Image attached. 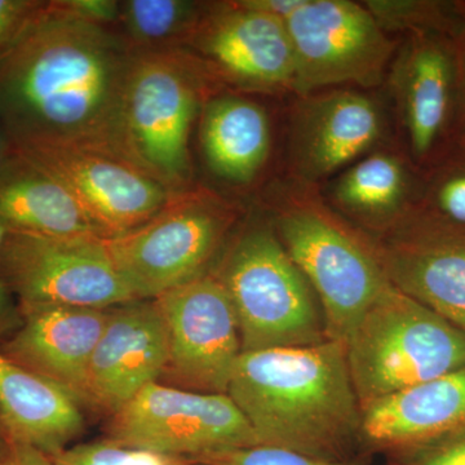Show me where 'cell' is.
<instances>
[{"label": "cell", "mask_w": 465, "mask_h": 465, "mask_svg": "<svg viewBox=\"0 0 465 465\" xmlns=\"http://www.w3.org/2000/svg\"><path fill=\"white\" fill-rule=\"evenodd\" d=\"M134 58L116 27L65 0L43 2L0 58V124L16 148L85 149L131 163L124 108Z\"/></svg>", "instance_id": "1"}, {"label": "cell", "mask_w": 465, "mask_h": 465, "mask_svg": "<svg viewBox=\"0 0 465 465\" xmlns=\"http://www.w3.org/2000/svg\"><path fill=\"white\" fill-rule=\"evenodd\" d=\"M228 394L259 445L348 460L362 440V409L344 342L242 351Z\"/></svg>", "instance_id": "2"}, {"label": "cell", "mask_w": 465, "mask_h": 465, "mask_svg": "<svg viewBox=\"0 0 465 465\" xmlns=\"http://www.w3.org/2000/svg\"><path fill=\"white\" fill-rule=\"evenodd\" d=\"M361 409L465 366V332L390 284L344 342Z\"/></svg>", "instance_id": "3"}, {"label": "cell", "mask_w": 465, "mask_h": 465, "mask_svg": "<svg viewBox=\"0 0 465 465\" xmlns=\"http://www.w3.org/2000/svg\"><path fill=\"white\" fill-rule=\"evenodd\" d=\"M213 79L182 50L134 54L125 88L128 159L173 194L191 191V134Z\"/></svg>", "instance_id": "4"}, {"label": "cell", "mask_w": 465, "mask_h": 465, "mask_svg": "<svg viewBox=\"0 0 465 465\" xmlns=\"http://www.w3.org/2000/svg\"><path fill=\"white\" fill-rule=\"evenodd\" d=\"M215 277L231 299L242 351L309 347L327 341L313 290L271 229H246Z\"/></svg>", "instance_id": "5"}, {"label": "cell", "mask_w": 465, "mask_h": 465, "mask_svg": "<svg viewBox=\"0 0 465 465\" xmlns=\"http://www.w3.org/2000/svg\"><path fill=\"white\" fill-rule=\"evenodd\" d=\"M232 223L224 201L194 186L140 228L106 241L134 298L152 300L206 275Z\"/></svg>", "instance_id": "6"}, {"label": "cell", "mask_w": 465, "mask_h": 465, "mask_svg": "<svg viewBox=\"0 0 465 465\" xmlns=\"http://www.w3.org/2000/svg\"><path fill=\"white\" fill-rule=\"evenodd\" d=\"M0 281L18 307L108 309L134 298L99 235L36 234L8 229L0 242Z\"/></svg>", "instance_id": "7"}, {"label": "cell", "mask_w": 465, "mask_h": 465, "mask_svg": "<svg viewBox=\"0 0 465 465\" xmlns=\"http://www.w3.org/2000/svg\"><path fill=\"white\" fill-rule=\"evenodd\" d=\"M109 439L161 454L193 459L258 446L246 416L226 393L152 382L110 416Z\"/></svg>", "instance_id": "8"}, {"label": "cell", "mask_w": 465, "mask_h": 465, "mask_svg": "<svg viewBox=\"0 0 465 465\" xmlns=\"http://www.w3.org/2000/svg\"><path fill=\"white\" fill-rule=\"evenodd\" d=\"M282 244L322 305L329 341L345 342L391 284L382 265L339 226L312 211L278 222Z\"/></svg>", "instance_id": "9"}, {"label": "cell", "mask_w": 465, "mask_h": 465, "mask_svg": "<svg viewBox=\"0 0 465 465\" xmlns=\"http://www.w3.org/2000/svg\"><path fill=\"white\" fill-rule=\"evenodd\" d=\"M168 339L162 384L180 390L226 393L242 341L231 299L213 274L158 296Z\"/></svg>", "instance_id": "10"}, {"label": "cell", "mask_w": 465, "mask_h": 465, "mask_svg": "<svg viewBox=\"0 0 465 465\" xmlns=\"http://www.w3.org/2000/svg\"><path fill=\"white\" fill-rule=\"evenodd\" d=\"M295 56L292 88L302 94L381 81L393 43L371 12L347 0H305L284 21Z\"/></svg>", "instance_id": "11"}, {"label": "cell", "mask_w": 465, "mask_h": 465, "mask_svg": "<svg viewBox=\"0 0 465 465\" xmlns=\"http://www.w3.org/2000/svg\"><path fill=\"white\" fill-rule=\"evenodd\" d=\"M180 50L215 81L246 91L292 87L295 56L283 21L242 2L208 5Z\"/></svg>", "instance_id": "12"}, {"label": "cell", "mask_w": 465, "mask_h": 465, "mask_svg": "<svg viewBox=\"0 0 465 465\" xmlns=\"http://www.w3.org/2000/svg\"><path fill=\"white\" fill-rule=\"evenodd\" d=\"M16 150L65 186L105 240L140 228L174 195L134 164L103 153L64 146Z\"/></svg>", "instance_id": "13"}, {"label": "cell", "mask_w": 465, "mask_h": 465, "mask_svg": "<svg viewBox=\"0 0 465 465\" xmlns=\"http://www.w3.org/2000/svg\"><path fill=\"white\" fill-rule=\"evenodd\" d=\"M167 361L166 324L154 299L110 308L88 366L84 405L114 415L146 385L161 381Z\"/></svg>", "instance_id": "14"}, {"label": "cell", "mask_w": 465, "mask_h": 465, "mask_svg": "<svg viewBox=\"0 0 465 465\" xmlns=\"http://www.w3.org/2000/svg\"><path fill=\"white\" fill-rule=\"evenodd\" d=\"M20 311L23 323L0 342V353L63 385L84 403L88 366L110 308L38 305Z\"/></svg>", "instance_id": "15"}, {"label": "cell", "mask_w": 465, "mask_h": 465, "mask_svg": "<svg viewBox=\"0 0 465 465\" xmlns=\"http://www.w3.org/2000/svg\"><path fill=\"white\" fill-rule=\"evenodd\" d=\"M84 403L0 353V424L11 442L54 457L85 430Z\"/></svg>", "instance_id": "16"}, {"label": "cell", "mask_w": 465, "mask_h": 465, "mask_svg": "<svg viewBox=\"0 0 465 465\" xmlns=\"http://www.w3.org/2000/svg\"><path fill=\"white\" fill-rule=\"evenodd\" d=\"M382 269L394 287L465 332V232L420 229L390 250Z\"/></svg>", "instance_id": "17"}, {"label": "cell", "mask_w": 465, "mask_h": 465, "mask_svg": "<svg viewBox=\"0 0 465 465\" xmlns=\"http://www.w3.org/2000/svg\"><path fill=\"white\" fill-rule=\"evenodd\" d=\"M465 428V366L362 410V440L403 451Z\"/></svg>", "instance_id": "18"}, {"label": "cell", "mask_w": 465, "mask_h": 465, "mask_svg": "<svg viewBox=\"0 0 465 465\" xmlns=\"http://www.w3.org/2000/svg\"><path fill=\"white\" fill-rule=\"evenodd\" d=\"M381 134V116L372 101L356 92H333L305 110L299 125L300 167L323 176L362 154Z\"/></svg>", "instance_id": "19"}, {"label": "cell", "mask_w": 465, "mask_h": 465, "mask_svg": "<svg viewBox=\"0 0 465 465\" xmlns=\"http://www.w3.org/2000/svg\"><path fill=\"white\" fill-rule=\"evenodd\" d=\"M0 222L36 234L97 235L65 186L16 148L0 168Z\"/></svg>", "instance_id": "20"}, {"label": "cell", "mask_w": 465, "mask_h": 465, "mask_svg": "<svg viewBox=\"0 0 465 465\" xmlns=\"http://www.w3.org/2000/svg\"><path fill=\"white\" fill-rule=\"evenodd\" d=\"M201 145L213 173L228 182L249 183L268 157V116L246 97L213 96L201 113Z\"/></svg>", "instance_id": "21"}, {"label": "cell", "mask_w": 465, "mask_h": 465, "mask_svg": "<svg viewBox=\"0 0 465 465\" xmlns=\"http://www.w3.org/2000/svg\"><path fill=\"white\" fill-rule=\"evenodd\" d=\"M396 78L410 143L421 157L432 149L445 124L455 64L445 47L424 36L407 48Z\"/></svg>", "instance_id": "22"}, {"label": "cell", "mask_w": 465, "mask_h": 465, "mask_svg": "<svg viewBox=\"0 0 465 465\" xmlns=\"http://www.w3.org/2000/svg\"><path fill=\"white\" fill-rule=\"evenodd\" d=\"M207 5L192 0H124L115 27L134 54L180 50Z\"/></svg>", "instance_id": "23"}, {"label": "cell", "mask_w": 465, "mask_h": 465, "mask_svg": "<svg viewBox=\"0 0 465 465\" xmlns=\"http://www.w3.org/2000/svg\"><path fill=\"white\" fill-rule=\"evenodd\" d=\"M405 188V173L396 158L375 154L360 162L342 176L336 198L358 213H381L393 210Z\"/></svg>", "instance_id": "24"}, {"label": "cell", "mask_w": 465, "mask_h": 465, "mask_svg": "<svg viewBox=\"0 0 465 465\" xmlns=\"http://www.w3.org/2000/svg\"><path fill=\"white\" fill-rule=\"evenodd\" d=\"M54 465H193L188 459L134 448L113 439L76 443L52 457Z\"/></svg>", "instance_id": "25"}, {"label": "cell", "mask_w": 465, "mask_h": 465, "mask_svg": "<svg viewBox=\"0 0 465 465\" xmlns=\"http://www.w3.org/2000/svg\"><path fill=\"white\" fill-rule=\"evenodd\" d=\"M191 461L204 465H362L349 460H329L292 450L265 445L223 450Z\"/></svg>", "instance_id": "26"}, {"label": "cell", "mask_w": 465, "mask_h": 465, "mask_svg": "<svg viewBox=\"0 0 465 465\" xmlns=\"http://www.w3.org/2000/svg\"><path fill=\"white\" fill-rule=\"evenodd\" d=\"M400 454L397 465H465V428Z\"/></svg>", "instance_id": "27"}, {"label": "cell", "mask_w": 465, "mask_h": 465, "mask_svg": "<svg viewBox=\"0 0 465 465\" xmlns=\"http://www.w3.org/2000/svg\"><path fill=\"white\" fill-rule=\"evenodd\" d=\"M45 0H0V58L11 48Z\"/></svg>", "instance_id": "28"}, {"label": "cell", "mask_w": 465, "mask_h": 465, "mask_svg": "<svg viewBox=\"0 0 465 465\" xmlns=\"http://www.w3.org/2000/svg\"><path fill=\"white\" fill-rule=\"evenodd\" d=\"M67 7L79 16L101 24L116 26L121 11V2L116 0H65Z\"/></svg>", "instance_id": "29"}, {"label": "cell", "mask_w": 465, "mask_h": 465, "mask_svg": "<svg viewBox=\"0 0 465 465\" xmlns=\"http://www.w3.org/2000/svg\"><path fill=\"white\" fill-rule=\"evenodd\" d=\"M439 206L451 222L465 225V176L443 183L439 193Z\"/></svg>", "instance_id": "30"}, {"label": "cell", "mask_w": 465, "mask_h": 465, "mask_svg": "<svg viewBox=\"0 0 465 465\" xmlns=\"http://www.w3.org/2000/svg\"><path fill=\"white\" fill-rule=\"evenodd\" d=\"M7 231V226L0 222V242L3 241ZM21 323H23V316H21L16 299L0 281V342L8 339L12 333L16 332Z\"/></svg>", "instance_id": "31"}, {"label": "cell", "mask_w": 465, "mask_h": 465, "mask_svg": "<svg viewBox=\"0 0 465 465\" xmlns=\"http://www.w3.org/2000/svg\"><path fill=\"white\" fill-rule=\"evenodd\" d=\"M0 465H54V461L50 455L41 450L24 443L11 442L0 459Z\"/></svg>", "instance_id": "32"}, {"label": "cell", "mask_w": 465, "mask_h": 465, "mask_svg": "<svg viewBox=\"0 0 465 465\" xmlns=\"http://www.w3.org/2000/svg\"><path fill=\"white\" fill-rule=\"evenodd\" d=\"M304 2L305 0H243L244 5L249 7L271 15L283 23L289 20Z\"/></svg>", "instance_id": "33"}, {"label": "cell", "mask_w": 465, "mask_h": 465, "mask_svg": "<svg viewBox=\"0 0 465 465\" xmlns=\"http://www.w3.org/2000/svg\"><path fill=\"white\" fill-rule=\"evenodd\" d=\"M455 81L459 91V103H460L461 116L465 125V29L461 35L460 48H459V56L457 67H455Z\"/></svg>", "instance_id": "34"}, {"label": "cell", "mask_w": 465, "mask_h": 465, "mask_svg": "<svg viewBox=\"0 0 465 465\" xmlns=\"http://www.w3.org/2000/svg\"><path fill=\"white\" fill-rule=\"evenodd\" d=\"M15 145L12 143L11 137L5 130L2 124H0V168H2L5 162L7 161L9 155L14 153Z\"/></svg>", "instance_id": "35"}, {"label": "cell", "mask_w": 465, "mask_h": 465, "mask_svg": "<svg viewBox=\"0 0 465 465\" xmlns=\"http://www.w3.org/2000/svg\"><path fill=\"white\" fill-rule=\"evenodd\" d=\"M9 443H11V440H9L7 434H5V430H3L2 424H0V459H2L3 455L7 451Z\"/></svg>", "instance_id": "36"}, {"label": "cell", "mask_w": 465, "mask_h": 465, "mask_svg": "<svg viewBox=\"0 0 465 465\" xmlns=\"http://www.w3.org/2000/svg\"><path fill=\"white\" fill-rule=\"evenodd\" d=\"M193 465H204V464L193 463Z\"/></svg>", "instance_id": "37"}]
</instances>
